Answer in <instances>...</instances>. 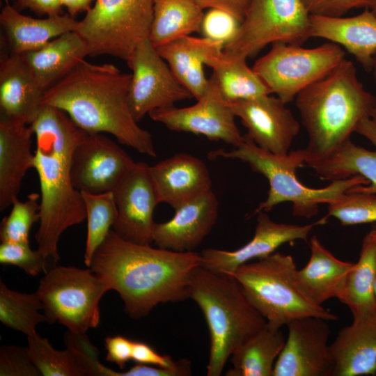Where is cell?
Instances as JSON below:
<instances>
[{"mask_svg": "<svg viewBox=\"0 0 376 376\" xmlns=\"http://www.w3.org/2000/svg\"><path fill=\"white\" fill-rule=\"evenodd\" d=\"M203 16L194 0H153L149 39L157 47L199 32Z\"/></svg>", "mask_w": 376, "mask_h": 376, "instance_id": "obj_33", "label": "cell"}, {"mask_svg": "<svg viewBox=\"0 0 376 376\" xmlns=\"http://www.w3.org/2000/svg\"><path fill=\"white\" fill-rule=\"evenodd\" d=\"M38 295L13 290L0 281V321L5 326L24 334L27 337L37 333V325L47 322Z\"/></svg>", "mask_w": 376, "mask_h": 376, "instance_id": "obj_35", "label": "cell"}, {"mask_svg": "<svg viewBox=\"0 0 376 376\" xmlns=\"http://www.w3.org/2000/svg\"><path fill=\"white\" fill-rule=\"evenodd\" d=\"M27 339L31 359L43 376H103L104 366L86 333L68 330L63 350L55 349L38 333Z\"/></svg>", "mask_w": 376, "mask_h": 376, "instance_id": "obj_20", "label": "cell"}, {"mask_svg": "<svg viewBox=\"0 0 376 376\" xmlns=\"http://www.w3.org/2000/svg\"><path fill=\"white\" fill-rule=\"evenodd\" d=\"M127 63L132 71L128 102L136 122L152 110L172 107L177 102L193 97L176 79L149 38L136 46Z\"/></svg>", "mask_w": 376, "mask_h": 376, "instance_id": "obj_12", "label": "cell"}, {"mask_svg": "<svg viewBox=\"0 0 376 376\" xmlns=\"http://www.w3.org/2000/svg\"><path fill=\"white\" fill-rule=\"evenodd\" d=\"M106 359L116 363L123 370L132 359L134 340L122 336H109L105 338Z\"/></svg>", "mask_w": 376, "mask_h": 376, "instance_id": "obj_44", "label": "cell"}, {"mask_svg": "<svg viewBox=\"0 0 376 376\" xmlns=\"http://www.w3.org/2000/svg\"><path fill=\"white\" fill-rule=\"evenodd\" d=\"M224 48V44L220 41L190 36L156 47L178 81L196 100L202 97L209 83L204 65Z\"/></svg>", "mask_w": 376, "mask_h": 376, "instance_id": "obj_28", "label": "cell"}, {"mask_svg": "<svg viewBox=\"0 0 376 376\" xmlns=\"http://www.w3.org/2000/svg\"><path fill=\"white\" fill-rule=\"evenodd\" d=\"M203 10L216 8L224 10L243 21L251 0H194Z\"/></svg>", "mask_w": 376, "mask_h": 376, "instance_id": "obj_47", "label": "cell"}, {"mask_svg": "<svg viewBox=\"0 0 376 376\" xmlns=\"http://www.w3.org/2000/svg\"><path fill=\"white\" fill-rule=\"evenodd\" d=\"M228 104L258 147L279 155L289 152L300 125L279 97L267 95Z\"/></svg>", "mask_w": 376, "mask_h": 376, "instance_id": "obj_18", "label": "cell"}, {"mask_svg": "<svg viewBox=\"0 0 376 376\" xmlns=\"http://www.w3.org/2000/svg\"><path fill=\"white\" fill-rule=\"evenodd\" d=\"M135 164L112 139L102 133L87 132L72 152V184L80 191H113Z\"/></svg>", "mask_w": 376, "mask_h": 376, "instance_id": "obj_15", "label": "cell"}, {"mask_svg": "<svg viewBox=\"0 0 376 376\" xmlns=\"http://www.w3.org/2000/svg\"><path fill=\"white\" fill-rule=\"evenodd\" d=\"M189 297L201 309L210 333L207 376H219L234 350L267 324L234 276L201 265L193 272Z\"/></svg>", "mask_w": 376, "mask_h": 376, "instance_id": "obj_5", "label": "cell"}, {"mask_svg": "<svg viewBox=\"0 0 376 376\" xmlns=\"http://www.w3.org/2000/svg\"><path fill=\"white\" fill-rule=\"evenodd\" d=\"M240 22L231 14L219 9H210L204 14L201 31L204 37L229 42L236 35Z\"/></svg>", "mask_w": 376, "mask_h": 376, "instance_id": "obj_41", "label": "cell"}, {"mask_svg": "<svg viewBox=\"0 0 376 376\" xmlns=\"http://www.w3.org/2000/svg\"><path fill=\"white\" fill-rule=\"evenodd\" d=\"M94 0H61L63 6L65 7L68 13L75 17L79 13L87 12L91 7Z\"/></svg>", "mask_w": 376, "mask_h": 376, "instance_id": "obj_48", "label": "cell"}, {"mask_svg": "<svg viewBox=\"0 0 376 376\" xmlns=\"http://www.w3.org/2000/svg\"><path fill=\"white\" fill-rule=\"evenodd\" d=\"M372 235L376 237V222L374 223L371 230L369 232Z\"/></svg>", "mask_w": 376, "mask_h": 376, "instance_id": "obj_51", "label": "cell"}, {"mask_svg": "<svg viewBox=\"0 0 376 376\" xmlns=\"http://www.w3.org/2000/svg\"><path fill=\"white\" fill-rule=\"evenodd\" d=\"M281 328L267 323L233 352L227 376H273L276 361L285 345Z\"/></svg>", "mask_w": 376, "mask_h": 376, "instance_id": "obj_31", "label": "cell"}, {"mask_svg": "<svg viewBox=\"0 0 376 376\" xmlns=\"http://www.w3.org/2000/svg\"><path fill=\"white\" fill-rule=\"evenodd\" d=\"M368 8L376 15V0H370Z\"/></svg>", "mask_w": 376, "mask_h": 376, "instance_id": "obj_50", "label": "cell"}, {"mask_svg": "<svg viewBox=\"0 0 376 376\" xmlns=\"http://www.w3.org/2000/svg\"><path fill=\"white\" fill-rule=\"evenodd\" d=\"M0 24L3 30L1 40L10 53L22 54L38 49L59 36L75 31L79 21L70 14L38 19L26 16L8 0H3Z\"/></svg>", "mask_w": 376, "mask_h": 376, "instance_id": "obj_26", "label": "cell"}, {"mask_svg": "<svg viewBox=\"0 0 376 376\" xmlns=\"http://www.w3.org/2000/svg\"><path fill=\"white\" fill-rule=\"evenodd\" d=\"M33 130L19 120L1 114L0 211L12 205L27 171L33 168Z\"/></svg>", "mask_w": 376, "mask_h": 376, "instance_id": "obj_23", "label": "cell"}, {"mask_svg": "<svg viewBox=\"0 0 376 376\" xmlns=\"http://www.w3.org/2000/svg\"><path fill=\"white\" fill-rule=\"evenodd\" d=\"M86 212L87 237L84 263L89 267L93 256L116 221L118 212L112 191H81Z\"/></svg>", "mask_w": 376, "mask_h": 376, "instance_id": "obj_36", "label": "cell"}, {"mask_svg": "<svg viewBox=\"0 0 376 376\" xmlns=\"http://www.w3.org/2000/svg\"><path fill=\"white\" fill-rule=\"evenodd\" d=\"M375 297H376V279H375Z\"/></svg>", "mask_w": 376, "mask_h": 376, "instance_id": "obj_52", "label": "cell"}, {"mask_svg": "<svg viewBox=\"0 0 376 376\" xmlns=\"http://www.w3.org/2000/svg\"><path fill=\"white\" fill-rule=\"evenodd\" d=\"M306 164L322 178L331 181L361 175L368 185L356 186L347 191L376 194V148L370 151L349 139L327 155Z\"/></svg>", "mask_w": 376, "mask_h": 376, "instance_id": "obj_30", "label": "cell"}, {"mask_svg": "<svg viewBox=\"0 0 376 376\" xmlns=\"http://www.w3.org/2000/svg\"><path fill=\"white\" fill-rule=\"evenodd\" d=\"M22 55L37 84L45 93L88 56V51L84 40L72 31Z\"/></svg>", "mask_w": 376, "mask_h": 376, "instance_id": "obj_29", "label": "cell"}, {"mask_svg": "<svg viewBox=\"0 0 376 376\" xmlns=\"http://www.w3.org/2000/svg\"><path fill=\"white\" fill-rule=\"evenodd\" d=\"M257 214L255 233L248 243L233 251L205 249L200 253L201 265L213 272L231 274L242 265L267 257L285 243L299 240L306 241L312 229L324 224L328 217L300 226L275 222L265 212Z\"/></svg>", "mask_w": 376, "mask_h": 376, "instance_id": "obj_17", "label": "cell"}, {"mask_svg": "<svg viewBox=\"0 0 376 376\" xmlns=\"http://www.w3.org/2000/svg\"><path fill=\"white\" fill-rule=\"evenodd\" d=\"M345 56L340 46L331 42L313 48L276 42L252 68L271 93L288 104L329 73Z\"/></svg>", "mask_w": 376, "mask_h": 376, "instance_id": "obj_10", "label": "cell"}, {"mask_svg": "<svg viewBox=\"0 0 376 376\" xmlns=\"http://www.w3.org/2000/svg\"><path fill=\"white\" fill-rule=\"evenodd\" d=\"M47 260L38 249H31L29 242H1L0 244V263L17 266L31 276L47 273Z\"/></svg>", "mask_w": 376, "mask_h": 376, "instance_id": "obj_39", "label": "cell"}, {"mask_svg": "<svg viewBox=\"0 0 376 376\" xmlns=\"http://www.w3.org/2000/svg\"><path fill=\"white\" fill-rule=\"evenodd\" d=\"M75 30L86 42L88 56L110 55L127 61L149 38L153 0H95Z\"/></svg>", "mask_w": 376, "mask_h": 376, "instance_id": "obj_8", "label": "cell"}, {"mask_svg": "<svg viewBox=\"0 0 376 376\" xmlns=\"http://www.w3.org/2000/svg\"><path fill=\"white\" fill-rule=\"evenodd\" d=\"M112 192L118 212L112 230L127 241L150 245L157 224L153 214L159 201L150 166L143 162H136Z\"/></svg>", "mask_w": 376, "mask_h": 376, "instance_id": "obj_16", "label": "cell"}, {"mask_svg": "<svg viewBox=\"0 0 376 376\" xmlns=\"http://www.w3.org/2000/svg\"><path fill=\"white\" fill-rule=\"evenodd\" d=\"M151 178L160 203L174 210L212 190L209 170L201 159L178 153L150 166Z\"/></svg>", "mask_w": 376, "mask_h": 376, "instance_id": "obj_21", "label": "cell"}, {"mask_svg": "<svg viewBox=\"0 0 376 376\" xmlns=\"http://www.w3.org/2000/svg\"><path fill=\"white\" fill-rule=\"evenodd\" d=\"M311 255L306 265L296 269L295 283L300 293L318 306L340 295L354 263L336 258L314 235L310 242Z\"/></svg>", "mask_w": 376, "mask_h": 376, "instance_id": "obj_27", "label": "cell"}, {"mask_svg": "<svg viewBox=\"0 0 376 376\" xmlns=\"http://www.w3.org/2000/svg\"><path fill=\"white\" fill-rule=\"evenodd\" d=\"M109 290L91 268L54 265L40 281L36 293L48 323L58 322L70 331L84 334L99 325L100 301Z\"/></svg>", "mask_w": 376, "mask_h": 376, "instance_id": "obj_9", "label": "cell"}, {"mask_svg": "<svg viewBox=\"0 0 376 376\" xmlns=\"http://www.w3.org/2000/svg\"><path fill=\"white\" fill-rule=\"evenodd\" d=\"M0 59L1 114L31 125L42 107L40 88L22 54L6 53Z\"/></svg>", "mask_w": 376, "mask_h": 376, "instance_id": "obj_24", "label": "cell"}, {"mask_svg": "<svg viewBox=\"0 0 376 376\" xmlns=\"http://www.w3.org/2000/svg\"><path fill=\"white\" fill-rule=\"evenodd\" d=\"M40 194L31 193L25 201L18 197L13 200L10 212L1 223V242H29L32 226L40 221Z\"/></svg>", "mask_w": 376, "mask_h": 376, "instance_id": "obj_37", "label": "cell"}, {"mask_svg": "<svg viewBox=\"0 0 376 376\" xmlns=\"http://www.w3.org/2000/svg\"><path fill=\"white\" fill-rule=\"evenodd\" d=\"M376 237L370 233L363 237L359 257L350 272L338 299L347 306L352 316L376 309Z\"/></svg>", "mask_w": 376, "mask_h": 376, "instance_id": "obj_34", "label": "cell"}, {"mask_svg": "<svg viewBox=\"0 0 376 376\" xmlns=\"http://www.w3.org/2000/svg\"><path fill=\"white\" fill-rule=\"evenodd\" d=\"M132 359L138 363L163 368H173L180 362L173 361L170 356L159 354L149 345L139 341H134Z\"/></svg>", "mask_w": 376, "mask_h": 376, "instance_id": "obj_45", "label": "cell"}, {"mask_svg": "<svg viewBox=\"0 0 376 376\" xmlns=\"http://www.w3.org/2000/svg\"><path fill=\"white\" fill-rule=\"evenodd\" d=\"M29 125L36 138L33 169L40 187V224L35 238L38 250L56 265L61 235L86 219L84 199L72 184L70 170L74 149L87 132L65 112L49 105H42Z\"/></svg>", "mask_w": 376, "mask_h": 376, "instance_id": "obj_2", "label": "cell"}, {"mask_svg": "<svg viewBox=\"0 0 376 376\" xmlns=\"http://www.w3.org/2000/svg\"><path fill=\"white\" fill-rule=\"evenodd\" d=\"M296 269L290 255L274 252L242 265L230 275L239 282L250 304L272 327L281 328L295 319L308 316L338 320L336 315L312 304L300 293L295 283Z\"/></svg>", "mask_w": 376, "mask_h": 376, "instance_id": "obj_7", "label": "cell"}, {"mask_svg": "<svg viewBox=\"0 0 376 376\" xmlns=\"http://www.w3.org/2000/svg\"><path fill=\"white\" fill-rule=\"evenodd\" d=\"M310 15L301 0H251L224 52L247 58L276 42L301 46L311 38Z\"/></svg>", "mask_w": 376, "mask_h": 376, "instance_id": "obj_11", "label": "cell"}, {"mask_svg": "<svg viewBox=\"0 0 376 376\" xmlns=\"http://www.w3.org/2000/svg\"><path fill=\"white\" fill-rule=\"evenodd\" d=\"M1 376H40L28 346L4 345L0 348Z\"/></svg>", "mask_w": 376, "mask_h": 376, "instance_id": "obj_40", "label": "cell"}, {"mask_svg": "<svg viewBox=\"0 0 376 376\" xmlns=\"http://www.w3.org/2000/svg\"><path fill=\"white\" fill-rule=\"evenodd\" d=\"M333 376L376 375V309L353 316L330 343Z\"/></svg>", "mask_w": 376, "mask_h": 376, "instance_id": "obj_22", "label": "cell"}, {"mask_svg": "<svg viewBox=\"0 0 376 376\" xmlns=\"http://www.w3.org/2000/svg\"><path fill=\"white\" fill-rule=\"evenodd\" d=\"M295 102L308 136L306 163L327 155L350 139L362 120L376 116V97L346 58L299 92Z\"/></svg>", "mask_w": 376, "mask_h": 376, "instance_id": "obj_4", "label": "cell"}, {"mask_svg": "<svg viewBox=\"0 0 376 376\" xmlns=\"http://www.w3.org/2000/svg\"><path fill=\"white\" fill-rule=\"evenodd\" d=\"M327 205V216L343 226L376 222L375 194L347 191Z\"/></svg>", "mask_w": 376, "mask_h": 376, "instance_id": "obj_38", "label": "cell"}, {"mask_svg": "<svg viewBox=\"0 0 376 376\" xmlns=\"http://www.w3.org/2000/svg\"><path fill=\"white\" fill-rule=\"evenodd\" d=\"M209 156L212 159H240L267 178L269 185L268 194L256 209V214L269 212L281 203L290 202L294 216L311 218L318 214L320 204H329L351 188L369 183L364 177L357 175L332 181L323 188L308 187L296 175L297 169L306 161V149L292 150L285 155H276L258 147L247 134L233 150L219 149L212 151Z\"/></svg>", "mask_w": 376, "mask_h": 376, "instance_id": "obj_6", "label": "cell"}, {"mask_svg": "<svg viewBox=\"0 0 376 376\" xmlns=\"http://www.w3.org/2000/svg\"><path fill=\"white\" fill-rule=\"evenodd\" d=\"M154 121L175 132L203 135L212 141H222L233 147L242 141L231 108L223 98L212 75L202 97L190 107L156 109L148 113Z\"/></svg>", "mask_w": 376, "mask_h": 376, "instance_id": "obj_13", "label": "cell"}, {"mask_svg": "<svg viewBox=\"0 0 376 376\" xmlns=\"http://www.w3.org/2000/svg\"><path fill=\"white\" fill-rule=\"evenodd\" d=\"M310 15L342 17L353 8H368L370 0H301Z\"/></svg>", "mask_w": 376, "mask_h": 376, "instance_id": "obj_43", "label": "cell"}, {"mask_svg": "<svg viewBox=\"0 0 376 376\" xmlns=\"http://www.w3.org/2000/svg\"><path fill=\"white\" fill-rule=\"evenodd\" d=\"M329 320L308 316L287 324L288 337L273 376H333Z\"/></svg>", "mask_w": 376, "mask_h": 376, "instance_id": "obj_14", "label": "cell"}, {"mask_svg": "<svg viewBox=\"0 0 376 376\" xmlns=\"http://www.w3.org/2000/svg\"><path fill=\"white\" fill-rule=\"evenodd\" d=\"M201 254L157 249L127 241L111 230L95 251L89 267L121 297L133 319L146 316L161 303L189 297L194 270Z\"/></svg>", "mask_w": 376, "mask_h": 376, "instance_id": "obj_1", "label": "cell"}, {"mask_svg": "<svg viewBox=\"0 0 376 376\" xmlns=\"http://www.w3.org/2000/svg\"><path fill=\"white\" fill-rule=\"evenodd\" d=\"M206 65L212 69L220 93L227 103L270 95L257 73L248 66L246 58L221 52L209 58Z\"/></svg>", "mask_w": 376, "mask_h": 376, "instance_id": "obj_32", "label": "cell"}, {"mask_svg": "<svg viewBox=\"0 0 376 376\" xmlns=\"http://www.w3.org/2000/svg\"><path fill=\"white\" fill-rule=\"evenodd\" d=\"M131 77L113 64H94L84 59L45 91L42 105L63 111L88 133H109L120 143L155 157L151 134L138 125L130 111Z\"/></svg>", "mask_w": 376, "mask_h": 376, "instance_id": "obj_3", "label": "cell"}, {"mask_svg": "<svg viewBox=\"0 0 376 376\" xmlns=\"http://www.w3.org/2000/svg\"><path fill=\"white\" fill-rule=\"evenodd\" d=\"M191 363L187 359L180 360L173 368L139 363L125 371H116L105 367L104 376H187L191 375Z\"/></svg>", "mask_w": 376, "mask_h": 376, "instance_id": "obj_42", "label": "cell"}, {"mask_svg": "<svg viewBox=\"0 0 376 376\" xmlns=\"http://www.w3.org/2000/svg\"><path fill=\"white\" fill-rule=\"evenodd\" d=\"M372 72H373V74L375 82L376 84V53L373 56V63Z\"/></svg>", "mask_w": 376, "mask_h": 376, "instance_id": "obj_49", "label": "cell"}, {"mask_svg": "<svg viewBox=\"0 0 376 376\" xmlns=\"http://www.w3.org/2000/svg\"><path fill=\"white\" fill-rule=\"evenodd\" d=\"M219 202L210 190L175 209L169 221L156 224L153 242L161 249L194 251L216 224Z\"/></svg>", "mask_w": 376, "mask_h": 376, "instance_id": "obj_19", "label": "cell"}, {"mask_svg": "<svg viewBox=\"0 0 376 376\" xmlns=\"http://www.w3.org/2000/svg\"><path fill=\"white\" fill-rule=\"evenodd\" d=\"M311 38H321L343 47L372 72L376 53V15L368 8L348 17L311 15Z\"/></svg>", "mask_w": 376, "mask_h": 376, "instance_id": "obj_25", "label": "cell"}, {"mask_svg": "<svg viewBox=\"0 0 376 376\" xmlns=\"http://www.w3.org/2000/svg\"><path fill=\"white\" fill-rule=\"evenodd\" d=\"M19 11L25 9L35 13L38 15L54 16L63 13L61 0H8Z\"/></svg>", "mask_w": 376, "mask_h": 376, "instance_id": "obj_46", "label": "cell"}]
</instances>
